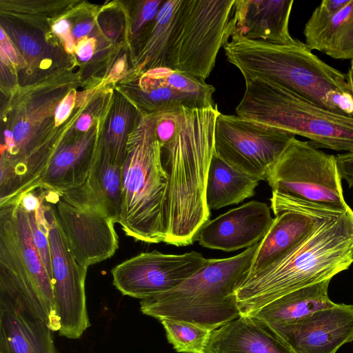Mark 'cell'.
I'll return each mask as SVG.
<instances>
[{"label": "cell", "instance_id": "cell-2", "mask_svg": "<svg viewBox=\"0 0 353 353\" xmlns=\"http://www.w3.org/2000/svg\"><path fill=\"white\" fill-rule=\"evenodd\" d=\"M353 263V210L325 217L301 243L276 262L245 276L236 291L248 315L298 289L332 279Z\"/></svg>", "mask_w": 353, "mask_h": 353}, {"label": "cell", "instance_id": "cell-38", "mask_svg": "<svg viewBox=\"0 0 353 353\" xmlns=\"http://www.w3.org/2000/svg\"><path fill=\"white\" fill-rule=\"evenodd\" d=\"M347 81L350 87V90L352 92V97H353V66L350 65V68L347 73ZM353 117V114H352Z\"/></svg>", "mask_w": 353, "mask_h": 353}, {"label": "cell", "instance_id": "cell-23", "mask_svg": "<svg viewBox=\"0 0 353 353\" xmlns=\"http://www.w3.org/2000/svg\"><path fill=\"white\" fill-rule=\"evenodd\" d=\"M305 45L336 59L353 61V0L329 14L319 6L305 25Z\"/></svg>", "mask_w": 353, "mask_h": 353}, {"label": "cell", "instance_id": "cell-19", "mask_svg": "<svg viewBox=\"0 0 353 353\" xmlns=\"http://www.w3.org/2000/svg\"><path fill=\"white\" fill-rule=\"evenodd\" d=\"M195 82L185 72L168 68H157L141 73L136 98L142 112L152 114L185 107L205 108L193 97Z\"/></svg>", "mask_w": 353, "mask_h": 353}, {"label": "cell", "instance_id": "cell-4", "mask_svg": "<svg viewBox=\"0 0 353 353\" xmlns=\"http://www.w3.org/2000/svg\"><path fill=\"white\" fill-rule=\"evenodd\" d=\"M258 244L231 257L208 259L201 270L176 288L141 299V311L160 321L181 320L212 330L239 318L235 291Z\"/></svg>", "mask_w": 353, "mask_h": 353}, {"label": "cell", "instance_id": "cell-1", "mask_svg": "<svg viewBox=\"0 0 353 353\" xmlns=\"http://www.w3.org/2000/svg\"><path fill=\"white\" fill-rule=\"evenodd\" d=\"M217 105L152 114L168 176L163 221L167 244L186 246L210 220L205 199L208 172L214 152Z\"/></svg>", "mask_w": 353, "mask_h": 353}, {"label": "cell", "instance_id": "cell-33", "mask_svg": "<svg viewBox=\"0 0 353 353\" xmlns=\"http://www.w3.org/2000/svg\"><path fill=\"white\" fill-rule=\"evenodd\" d=\"M54 32L60 36L65 46L66 50L72 53L75 50L74 37L70 32V23L65 19H61L56 21L52 26Z\"/></svg>", "mask_w": 353, "mask_h": 353}, {"label": "cell", "instance_id": "cell-12", "mask_svg": "<svg viewBox=\"0 0 353 353\" xmlns=\"http://www.w3.org/2000/svg\"><path fill=\"white\" fill-rule=\"evenodd\" d=\"M46 191L64 240L80 265L88 269L115 254L119 237L116 223L110 217L98 210L75 206L57 193Z\"/></svg>", "mask_w": 353, "mask_h": 353}, {"label": "cell", "instance_id": "cell-8", "mask_svg": "<svg viewBox=\"0 0 353 353\" xmlns=\"http://www.w3.org/2000/svg\"><path fill=\"white\" fill-rule=\"evenodd\" d=\"M235 0H181L166 68L205 81L233 34Z\"/></svg>", "mask_w": 353, "mask_h": 353}, {"label": "cell", "instance_id": "cell-13", "mask_svg": "<svg viewBox=\"0 0 353 353\" xmlns=\"http://www.w3.org/2000/svg\"><path fill=\"white\" fill-rule=\"evenodd\" d=\"M264 325L294 353H336L353 341V305L336 303L292 323Z\"/></svg>", "mask_w": 353, "mask_h": 353}, {"label": "cell", "instance_id": "cell-27", "mask_svg": "<svg viewBox=\"0 0 353 353\" xmlns=\"http://www.w3.org/2000/svg\"><path fill=\"white\" fill-rule=\"evenodd\" d=\"M181 0H165L159 9L152 29L141 45L137 57L141 73L157 68H166L173 30Z\"/></svg>", "mask_w": 353, "mask_h": 353}, {"label": "cell", "instance_id": "cell-32", "mask_svg": "<svg viewBox=\"0 0 353 353\" xmlns=\"http://www.w3.org/2000/svg\"><path fill=\"white\" fill-rule=\"evenodd\" d=\"M76 99V91H70L59 102L54 112V122L56 126L63 123L70 116L74 106Z\"/></svg>", "mask_w": 353, "mask_h": 353}, {"label": "cell", "instance_id": "cell-14", "mask_svg": "<svg viewBox=\"0 0 353 353\" xmlns=\"http://www.w3.org/2000/svg\"><path fill=\"white\" fill-rule=\"evenodd\" d=\"M273 218L265 203L252 201L208 221L196 240L203 248L232 252L259 242Z\"/></svg>", "mask_w": 353, "mask_h": 353}, {"label": "cell", "instance_id": "cell-29", "mask_svg": "<svg viewBox=\"0 0 353 353\" xmlns=\"http://www.w3.org/2000/svg\"><path fill=\"white\" fill-rule=\"evenodd\" d=\"M160 322L168 342L176 352L205 353L212 330L181 320L163 319Z\"/></svg>", "mask_w": 353, "mask_h": 353}, {"label": "cell", "instance_id": "cell-21", "mask_svg": "<svg viewBox=\"0 0 353 353\" xmlns=\"http://www.w3.org/2000/svg\"><path fill=\"white\" fill-rule=\"evenodd\" d=\"M75 206L95 209L119 222L122 194V168L103 155L101 142L85 181L79 187L57 194Z\"/></svg>", "mask_w": 353, "mask_h": 353}, {"label": "cell", "instance_id": "cell-30", "mask_svg": "<svg viewBox=\"0 0 353 353\" xmlns=\"http://www.w3.org/2000/svg\"><path fill=\"white\" fill-rule=\"evenodd\" d=\"M12 32L24 56L32 60L41 57L43 50L37 39H34L32 36L26 33Z\"/></svg>", "mask_w": 353, "mask_h": 353}, {"label": "cell", "instance_id": "cell-35", "mask_svg": "<svg viewBox=\"0 0 353 353\" xmlns=\"http://www.w3.org/2000/svg\"><path fill=\"white\" fill-rule=\"evenodd\" d=\"M95 46V39L87 37L81 39L75 47L77 57L81 61H87L93 55Z\"/></svg>", "mask_w": 353, "mask_h": 353}, {"label": "cell", "instance_id": "cell-25", "mask_svg": "<svg viewBox=\"0 0 353 353\" xmlns=\"http://www.w3.org/2000/svg\"><path fill=\"white\" fill-rule=\"evenodd\" d=\"M52 332L44 321L0 310V353H55Z\"/></svg>", "mask_w": 353, "mask_h": 353}, {"label": "cell", "instance_id": "cell-9", "mask_svg": "<svg viewBox=\"0 0 353 353\" xmlns=\"http://www.w3.org/2000/svg\"><path fill=\"white\" fill-rule=\"evenodd\" d=\"M294 138L287 132L220 113L214 128V152L234 169L258 181H266Z\"/></svg>", "mask_w": 353, "mask_h": 353}, {"label": "cell", "instance_id": "cell-34", "mask_svg": "<svg viewBox=\"0 0 353 353\" xmlns=\"http://www.w3.org/2000/svg\"><path fill=\"white\" fill-rule=\"evenodd\" d=\"M0 40L1 59H4L8 63L17 65L19 58L17 52L2 27H1Z\"/></svg>", "mask_w": 353, "mask_h": 353}, {"label": "cell", "instance_id": "cell-31", "mask_svg": "<svg viewBox=\"0 0 353 353\" xmlns=\"http://www.w3.org/2000/svg\"><path fill=\"white\" fill-rule=\"evenodd\" d=\"M335 157L341 179L345 180L350 188L353 187V152L339 154Z\"/></svg>", "mask_w": 353, "mask_h": 353}, {"label": "cell", "instance_id": "cell-39", "mask_svg": "<svg viewBox=\"0 0 353 353\" xmlns=\"http://www.w3.org/2000/svg\"><path fill=\"white\" fill-rule=\"evenodd\" d=\"M351 65L353 66V61H351Z\"/></svg>", "mask_w": 353, "mask_h": 353}, {"label": "cell", "instance_id": "cell-17", "mask_svg": "<svg viewBox=\"0 0 353 353\" xmlns=\"http://www.w3.org/2000/svg\"><path fill=\"white\" fill-rule=\"evenodd\" d=\"M100 141L94 128L75 138L63 139L39 181L38 189L58 194L81 186L89 175Z\"/></svg>", "mask_w": 353, "mask_h": 353}, {"label": "cell", "instance_id": "cell-37", "mask_svg": "<svg viewBox=\"0 0 353 353\" xmlns=\"http://www.w3.org/2000/svg\"><path fill=\"white\" fill-rule=\"evenodd\" d=\"M92 118L88 113H84L77 120L76 127L77 130L83 133L90 130Z\"/></svg>", "mask_w": 353, "mask_h": 353}, {"label": "cell", "instance_id": "cell-10", "mask_svg": "<svg viewBox=\"0 0 353 353\" xmlns=\"http://www.w3.org/2000/svg\"><path fill=\"white\" fill-rule=\"evenodd\" d=\"M50 241L55 310L60 323L59 334L68 339L81 336L90 326L85 281L88 269L70 252L59 227L52 203L43 200Z\"/></svg>", "mask_w": 353, "mask_h": 353}, {"label": "cell", "instance_id": "cell-7", "mask_svg": "<svg viewBox=\"0 0 353 353\" xmlns=\"http://www.w3.org/2000/svg\"><path fill=\"white\" fill-rule=\"evenodd\" d=\"M266 181L272 188L270 207L275 216L285 211L342 213L351 209L344 199L336 157L310 141L294 138Z\"/></svg>", "mask_w": 353, "mask_h": 353}, {"label": "cell", "instance_id": "cell-5", "mask_svg": "<svg viewBox=\"0 0 353 353\" xmlns=\"http://www.w3.org/2000/svg\"><path fill=\"white\" fill-rule=\"evenodd\" d=\"M168 176L152 114H143L130 132L122 168L118 223L125 235L148 243L165 242L163 214Z\"/></svg>", "mask_w": 353, "mask_h": 353}, {"label": "cell", "instance_id": "cell-20", "mask_svg": "<svg viewBox=\"0 0 353 353\" xmlns=\"http://www.w3.org/2000/svg\"><path fill=\"white\" fill-rule=\"evenodd\" d=\"M335 214L340 213L323 211L306 214L285 211L275 216L268 232L259 242L245 276L252 275L279 261L305 239L325 217Z\"/></svg>", "mask_w": 353, "mask_h": 353}, {"label": "cell", "instance_id": "cell-28", "mask_svg": "<svg viewBox=\"0 0 353 353\" xmlns=\"http://www.w3.org/2000/svg\"><path fill=\"white\" fill-rule=\"evenodd\" d=\"M134 108L126 99L117 100L110 119L101 140V150L105 158L113 165L123 168L126 154L129 130Z\"/></svg>", "mask_w": 353, "mask_h": 353}, {"label": "cell", "instance_id": "cell-36", "mask_svg": "<svg viewBox=\"0 0 353 353\" xmlns=\"http://www.w3.org/2000/svg\"><path fill=\"white\" fill-rule=\"evenodd\" d=\"M93 28V22L92 21H85L77 23L72 29V34L74 38L81 39L85 37Z\"/></svg>", "mask_w": 353, "mask_h": 353}, {"label": "cell", "instance_id": "cell-22", "mask_svg": "<svg viewBox=\"0 0 353 353\" xmlns=\"http://www.w3.org/2000/svg\"><path fill=\"white\" fill-rule=\"evenodd\" d=\"M205 353H294L266 326L241 315L212 331Z\"/></svg>", "mask_w": 353, "mask_h": 353}, {"label": "cell", "instance_id": "cell-6", "mask_svg": "<svg viewBox=\"0 0 353 353\" xmlns=\"http://www.w3.org/2000/svg\"><path fill=\"white\" fill-rule=\"evenodd\" d=\"M237 116L310 140L316 148L353 152V117L324 109L276 85L245 79Z\"/></svg>", "mask_w": 353, "mask_h": 353}, {"label": "cell", "instance_id": "cell-16", "mask_svg": "<svg viewBox=\"0 0 353 353\" xmlns=\"http://www.w3.org/2000/svg\"><path fill=\"white\" fill-rule=\"evenodd\" d=\"M293 0H235L232 37L276 45L295 42L289 32Z\"/></svg>", "mask_w": 353, "mask_h": 353}, {"label": "cell", "instance_id": "cell-3", "mask_svg": "<svg viewBox=\"0 0 353 353\" xmlns=\"http://www.w3.org/2000/svg\"><path fill=\"white\" fill-rule=\"evenodd\" d=\"M228 61L244 80L276 85L330 111L352 117L347 74L323 61L305 43L288 45L232 37L223 48Z\"/></svg>", "mask_w": 353, "mask_h": 353}, {"label": "cell", "instance_id": "cell-18", "mask_svg": "<svg viewBox=\"0 0 353 353\" xmlns=\"http://www.w3.org/2000/svg\"><path fill=\"white\" fill-rule=\"evenodd\" d=\"M0 224L8 232L30 274L50 320V329L59 332L52 279L49 275L32 240L29 216L21 199L0 205Z\"/></svg>", "mask_w": 353, "mask_h": 353}, {"label": "cell", "instance_id": "cell-15", "mask_svg": "<svg viewBox=\"0 0 353 353\" xmlns=\"http://www.w3.org/2000/svg\"><path fill=\"white\" fill-rule=\"evenodd\" d=\"M0 310L34 321L50 320L26 266L8 232L0 225Z\"/></svg>", "mask_w": 353, "mask_h": 353}, {"label": "cell", "instance_id": "cell-26", "mask_svg": "<svg viewBox=\"0 0 353 353\" xmlns=\"http://www.w3.org/2000/svg\"><path fill=\"white\" fill-rule=\"evenodd\" d=\"M259 181L234 169L214 152L206 181L207 205L210 210L238 204L254 195Z\"/></svg>", "mask_w": 353, "mask_h": 353}, {"label": "cell", "instance_id": "cell-24", "mask_svg": "<svg viewBox=\"0 0 353 353\" xmlns=\"http://www.w3.org/2000/svg\"><path fill=\"white\" fill-rule=\"evenodd\" d=\"M330 279L288 293L249 316L263 325L285 324L316 312L333 307L336 303L328 296Z\"/></svg>", "mask_w": 353, "mask_h": 353}, {"label": "cell", "instance_id": "cell-11", "mask_svg": "<svg viewBox=\"0 0 353 353\" xmlns=\"http://www.w3.org/2000/svg\"><path fill=\"white\" fill-rule=\"evenodd\" d=\"M208 261L196 251L181 254L141 252L112 269V283L122 294L144 299L176 288Z\"/></svg>", "mask_w": 353, "mask_h": 353}]
</instances>
